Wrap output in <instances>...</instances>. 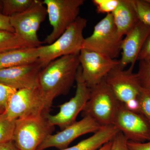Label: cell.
I'll return each instance as SVG.
<instances>
[{
	"mask_svg": "<svg viewBox=\"0 0 150 150\" xmlns=\"http://www.w3.org/2000/svg\"><path fill=\"white\" fill-rule=\"evenodd\" d=\"M80 66L79 54L68 55L52 61L40 71L38 88L50 109L56 98L69 93Z\"/></svg>",
	"mask_w": 150,
	"mask_h": 150,
	"instance_id": "obj_1",
	"label": "cell"
},
{
	"mask_svg": "<svg viewBox=\"0 0 150 150\" xmlns=\"http://www.w3.org/2000/svg\"><path fill=\"white\" fill-rule=\"evenodd\" d=\"M87 24V20L79 16L54 43L37 47L38 62L43 69L62 56L79 54L83 48V30Z\"/></svg>",
	"mask_w": 150,
	"mask_h": 150,
	"instance_id": "obj_2",
	"label": "cell"
},
{
	"mask_svg": "<svg viewBox=\"0 0 150 150\" xmlns=\"http://www.w3.org/2000/svg\"><path fill=\"white\" fill-rule=\"evenodd\" d=\"M89 98L82 111L101 126L113 125L120 103L105 79L90 88Z\"/></svg>",
	"mask_w": 150,
	"mask_h": 150,
	"instance_id": "obj_3",
	"label": "cell"
},
{
	"mask_svg": "<svg viewBox=\"0 0 150 150\" xmlns=\"http://www.w3.org/2000/svg\"><path fill=\"white\" fill-rule=\"evenodd\" d=\"M119 65L108 73L105 80L120 103L129 110L140 113L139 99L143 89L137 73L130 68L123 69Z\"/></svg>",
	"mask_w": 150,
	"mask_h": 150,
	"instance_id": "obj_4",
	"label": "cell"
},
{
	"mask_svg": "<svg viewBox=\"0 0 150 150\" xmlns=\"http://www.w3.org/2000/svg\"><path fill=\"white\" fill-rule=\"evenodd\" d=\"M123 39L118 35L112 14H109L98 23L91 35L85 38L83 48L115 59L121 53Z\"/></svg>",
	"mask_w": 150,
	"mask_h": 150,
	"instance_id": "obj_5",
	"label": "cell"
},
{
	"mask_svg": "<svg viewBox=\"0 0 150 150\" xmlns=\"http://www.w3.org/2000/svg\"><path fill=\"white\" fill-rule=\"evenodd\" d=\"M50 109L38 87L17 90L11 97L5 114L11 120L47 116Z\"/></svg>",
	"mask_w": 150,
	"mask_h": 150,
	"instance_id": "obj_6",
	"label": "cell"
},
{
	"mask_svg": "<svg viewBox=\"0 0 150 150\" xmlns=\"http://www.w3.org/2000/svg\"><path fill=\"white\" fill-rule=\"evenodd\" d=\"M47 116L16 121L13 142L19 150H37L46 137L53 134L55 126Z\"/></svg>",
	"mask_w": 150,
	"mask_h": 150,
	"instance_id": "obj_7",
	"label": "cell"
},
{
	"mask_svg": "<svg viewBox=\"0 0 150 150\" xmlns=\"http://www.w3.org/2000/svg\"><path fill=\"white\" fill-rule=\"evenodd\" d=\"M49 23L52 27L51 33L43 43H54L79 16L83 0H44Z\"/></svg>",
	"mask_w": 150,
	"mask_h": 150,
	"instance_id": "obj_8",
	"label": "cell"
},
{
	"mask_svg": "<svg viewBox=\"0 0 150 150\" xmlns=\"http://www.w3.org/2000/svg\"><path fill=\"white\" fill-rule=\"evenodd\" d=\"M43 1L34 0L30 7L21 13L10 17L15 33L20 38L33 47L41 46L38 31L47 15V9Z\"/></svg>",
	"mask_w": 150,
	"mask_h": 150,
	"instance_id": "obj_9",
	"label": "cell"
},
{
	"mask_svg": "<svg viewBox=\"0 0 150 150\" xmlns=\"http://www.w3.org/2000/svg\"><path fill=\"white\" fill-rule=\"evenodd\" d=\"M76 92L69 100L59 105V111L55 115L48 114L47 117L53 126H58L63 130L75 123L78 115L82 112L89 98L91 89L82 76L80 66L76 79Z\"/></svg>",
	"mask_w": 150,
	"mask_h": 150,
	"instance_id": "obj_10",
	"label": "cell"
},
{
	"mask_svg": "<svg viewBox=\"0 0 150 150\" xmlns=\"http://www.w3.org/2000/svg\"><path fill=\"white\" fill-rule=\"evenodd\" d=\"M79 60L83 78L90 88L100 83L120 65L119 61L84 48L79 54Z\"/></svg>",
	"mask_w": 150,
	"mask_h": 150,
	"instance_id": "obj_11",
	"label": "cell"
},
{
	"mask_svg": "<svg viewBox=\"0 0 150 150\" xmlns=\"http://www.w3.org/2000/svg\"><path fill=\"white\" fill-rule=\"evenodd\" d=\"M113 125L128 141L144 142L150 141V123L140 113L126 108L120 103Z\"/></svg>",
	"mask_w": 150,
	"mask_h": 150,
	"instance_id": "obj_12",
	"label": "cell"
},
{
	"mask_svg": "<svg viewBox=\"0 0 150 150\" xmlns=\"http://www.w3.org/2000/svg\"><path fill=\"white\" fill-rule=\"evenodd\" d=\"M102 127L91 117L84 116L81 120L46 137L37 150H45L51 147L57 148L59 150L64 149L69 147V145L79 137L95 133Z\"/></svg>",
	"mask_w": 150,
	"mask_h": 150,
	"instance_id": "obj_13",
	"label": "cell"
},
{
	"mask_svg": "<svg viewBox=\"0 0 150 150\" xmlns=\"http://www.w3.org/2000/svg\"><path fill=\"white\" fill-rule=\"evenodd\" d=\"M43 69L38 62L30 64L0 69V83L16 90L38 87V78Z\"/></svg>",
	"mask_w": 150,
	"mask_h": 150,
	"instance_id": "obj_14",
	"label": "cell"
},
{
	"mask_svg": "<svg viewBox=\"0 0 150 150\" xmlns=\"http://www.w3.org/2000/svg\"><path fill=\"white\" fill-rule=\"evenodd\" d=\"M150 34V26L139 21L125 35L121 46L120 67L124 69L129 65L134 69V65L144 44Z\"/></svg>",
	"mask_w": 150,
	"mask_h": 150,
	"instance_id": "obj_15",
	"label": "cell"
},
{
	"mask_svg": "<svg viewBox=\"0 0 150 150\" xmlns=\"http://www.w3.org/2000/svg\"><path fill=\"white\" fill-rule=\"evenodd\" d=\"M111 14L118 35L122 38L139 21L134 0H119L118 6Z\"/></svg>",
	"mask_w": 150,
	"mask_h": 150,
	"instance_id": "obj_16",
	"label": "cell"
},
{
	"mask_svg": "<svg viewBox=\"0 0 150 150\" xmlns=\"http://www.w3.org/2000/svg\"><path fill=\"white\" fill-rule=\"evenodd\" d=\"M38 61L37 47L13 49L0 53V69L30 64Z\"/></svg>",
	"mask_w": 150,
	"mask_h": 150,
	"instance_id": "obj_17",
	"label": "cell"
},
{
	"mask_svg": "<svg viewBox=\"0 0 150 150\" xmlns=\"http://www.w3.org/2000/svg\"><path fill=\"white\" fill-rule=\"evenodd\" d=\"M119 130L114 125L104 126L91 137L75 146L60 150H97L105 144L112 141Z\"/></svg>",
	"mask_w": 150,
	"mask_h": 150,
	"instance_id": "obj_18",
	"label": "cell"
},
{
	"mask_svg": "<svg viewBox=\"0 0 150 150\" xmlns=\"http://www.w3.org/2000/svg\"><path fill=\"white\" fill-rule=\"evenodd\" d=\"M26 47H33L20 38L15 33L0 30V53Z\"/></svg>",
	"mask_w": 150,
	"mask_h": 150,
	"instance_id": "obj_19",
	"label": "cell"
},
{
	"mask_svg": "<svg viewBox=\"0 0 150 150\" xmlns=\"http://www.w3.org/2000/svg\"><path fill=\"white\" fill-rule=\"evenodd\" d=\"M34 0H2V14L9 17L21 13L29 8Z\"/></svg>",
	"mask_w": 150,
	"mask_h": 150,
	"instance_id": "obj_20",
	"label": "cell"
},
{
	"mask_svg": "<svg viewBox=\"0 0 150 150\" xmlns=\"http://www.w3.org/2000/svg\"><path fill=\"white\" fill-rule=\"evenodd\" d=\"M16 120H11L5 113L0 115V144L13 141Z\"/></svg>",
	"mask_w": 150,
	"mask_h": 150,
	"instance_id": "obj_21",
	"label": "cell"
},
{
	"mask_svg": "<svg viewBox=\"0 0 150 150\" xmlns=\"http://www.w3.org/2000/svg\"><path fill=\"white\" fill-rule=\"evenodd\" d=\"M137 74L142 88L150 92V61H140Z\"/></svg>",
	"mask_w": 150,
	"mask_h": 150,
	"instance_id": "obj_22",
	"label": "cell"
},
{
	"mask_svg": "<svg viewBox=\"0 0 150 150\" xmlns=\"http://www.w3.org/2000/svg\"><path fill=\"white\" fill-rule=\"evenodd\" d=\"M134 1L140 21L150 26V3L146 0H134Z\"/></svg>",
	"mask_w": 150,
	"mask_h": 150,
	"instance_id": "obj_23",
	"label": "cell"
},
{
	"mask_svg": "<svg viewBox=\"0 0 150 150\" xmlns=\"http://www.w3.org/2000/svg\"><path fill=\"white\" fill-rule=\"evenodd\" d=\"M119 0H93L92 3L98 13H112L119 4Z\"/></svg>",
	"mask_w": 150,
	"mask_h": 150,
	"instance_id": "obj_24",
	"label": "cell"
},
{
	"mask_svg": "<svg viewBox=\"0 0 150 150\" xmlns=\"http://www.w3.org/2000/svg\"><path fill=\"white\" fill-rule=\"evenodd\" d=\"M17 91L0 83V115L6 112L11 97Z\"/></svg>",
	"mask_w": 150,
	"mask_h": 150,
	"instance_id": "obj_25",
	"label": "cell"
},
{
	"mask_svg": "<svg viewBox=\"0 0 150 150\" xmlns=\"http://www.w3.org/2000/svg\"><path fill=\"white\" fill-rule=\"evenodd\" d=\"M139 102L140 114L150 123V92L143 89L139 98Z\"/></svg>",
	"mask_w": 150,
	"mask_h": 150,
	"instance_id": "obj_26",
	"label": "cell"
},
{
	"mask_svg": "<svg viewBox=\"0 0 150 150\" xmlns=\"http://www.w3.org/2000/svg\"><path fill=\"white\" fill-rule=\"evenodd\" d=\"M128 139L119 131L112 139L110 150H128Z\"/></svg>",
	"mask_w": 150,
	"mask_h": 150,
	"instance_id": "obj_27",
	"label": "cell"
},
{
	"mask_svg": "<svg viewBox=\"0 0 150 150\" xmlns=\"http://www.w3.org/2000/svg\"><path fill=\"white\" fill-rule=\"evenodd\" d=\"M138 60L139 61H150V34L140 52Z\"/></svg>",
	"mask_w": 150,
	"mask_h": 150,
	"instance_id": "obj_28",
	"label": "cell"
},
{
	"mask_svg": "<svg viewBox=\"0 0 150 150\" xmlns=\"http://www.w3.org/2000/svg\"><path fill=\"white\" fill-rule=\"evenodd\" d=\"M128 150H150V141L147 142H137L128 141Z\"/></svg>",
	"mask_w": 150,
	"mask_h": 150,
	"instance_id": "obj_29",
	"label": "cell"
},
{
	"mask_svg": "<svg viewBox=\"0 0 150 150\" xmlns=\"http://www.w3.org/2000/svg\"><path fill=\"white\" fill-rule=\"evenodd\" d=\"M0 30L15 33L14 29L12 26L9 17L0 14Z\"/></svg>",
	"mask_w": 150,
	"mask_h": 150,
	"instance_id": "obj_30",
	"label": "cell"
},
{
	"mask_svg": "<svg viewBox=\"0 0 150 150\" xmlns=\"http://www.w3.org/2000/svg\"><path fill=\"white\" fill-rule=\"evenodd\" d=\"M0 150H19L13 141L0 144Z\"/></svg>",
	"mask_w": 150,
	"mask_h": 150,
	"instance_id": "obj_31",
	"label": "cell"
},
{
	"mask_svg": "<svg viewBox=\"0 0 150 150\" xmlns=\"http://www.w3.org/2000/svg\"><path fill=\"white\" fill-rule=\"evenodd\" d=\"M112 145V141L108 142L97 150H110Z\"/></svg>",
	"mask_w": 150,
	"mask_h": 150,
	"instance_id": "obj_32",
	"label": "cell"
},
{
	"mask_svg": "<svg viewBox=\"0 0 150 150\" xmlns=\"http://www.w3.org/2000/svg\"><path fill=\"white\" fill-rule=\"evenodd\" d=\"M3 4L2 0H0V14H2Z\"/></svg>",
	"mask_w": 150,
	"mask_h": 150,
	"instance_id": "obj_33",
	"label": "cell"
},
{
	"mask_svg": "<svg viewBox=\"0 0 150 150\" xmlns=\"http://www.w3.org/2000/svg\"><path fill=\"white\" fill-rule=\"evenodd\" d=\"M148 2L150 3V0H146Z\"/></svg>",
	"mask_w": 150,
	"mask_h": 150,
	"instance_id": "obj_34",
	"label": "cell"
}]
</instances>
